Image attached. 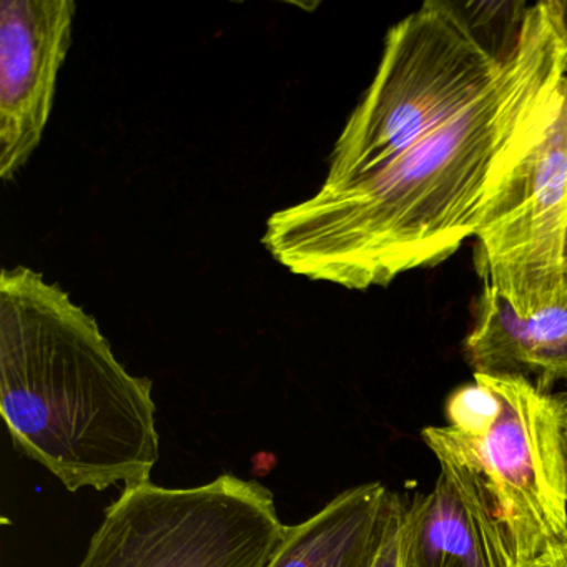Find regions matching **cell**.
Returning a JSON list of instances; mask_svg holds the SVG:
<instances>
[{
	"label": "cell",
	"mask_w": 567,
	"mask_h": 567,
	"mask_svg": "<svg viewBox=\"0 0 567 567\" xmlns=\"http://www.w3.org/2000/svg\"><path fill=\"white\" fill-rule=\"evenodd\" d=\"M567 2L527 8L493 87L371 174L275 212L261 244L298 277L364 291L436 267L476 237L567 79Z\"/></svg>",
	"instance_id": "cell-1"
},
{
	"label": "cell",
	"mask_w": 567,
	"mask_h": 567,
	"mask_svg": "<svg viewBox=\"0 0 567 567\" xmlns=\"http://www.w3.org/2000/svg\"><path fill=\"white\" fill-rule=\"evenodd\" d=\"M152 390L61 285L2 270L0 413L19 453L71 493L147 483L161 457Z\"/></svg>",
	"instance_id": "cell-2"
},
{
	"label": "cell",
	"mask_w": 567,
	"mask_h": 567,
	"mask_svg": "<svg viewBox=\"0 0 567 567\" xmlns=\"http://www.w3.org/2000/svg\"><path fill=\"white\" fill-rule=\"evenodd\" d=\"M511 48L486 41L466 4L424 2L388 31L377 74L334 142L321 185L364 177L456 118L493 87Z\"/></svg>",
	"instance_id": "cell-3"
},
{
	"label": "cell",
	"mask_w": 567,
	"mask_h": 567,
	"mask_svg": "<svg viewBox=\"0 0 567 567\" xmlns=\"http://www.w3.org/2000/svg\"><path fill=\"white\" fill-rule=\"evenodd\" d=\"M275 496L224 473L194 487L147 481L105 509L78 567H268L287 539Z\"/></svg>",
	"instance_id": "cell-4"
},
{
	"label": "cell",
	"mask_w": 567,
	"mask_h": 567,
	"mask_svg": "<svg viewBox=\"0 0 567 567\" xmlns=\"http://www.w3.org/2000/svg\"><path fill=\"white\" fill-rule=\"evenodd\" d=\"M499 401L493 426L466 437L450 426H427L436 441L473 464L509 527L520 566L546 560L567 543V441L564 404L530 380L474 373Z\"/></svg>",
	"instance_id": "cell-5"
},
{
	"label": "cell",
	"mask_w": 567,
	"mask_h": 567,
	"mask_svg": "<svg viewBox=\"0 0 567 567\" xmlns=\"http://www.w3.org/2000/svg\"><path fill=\"white\" fill-rule=\"evenodd\" d=\"M474 238L480 277L517 317L564 303L567 79L543 134L497 192Z\"/></svg>",
	"instance_id": "cell-6"
},
{
	"label": "cell",
	"mask_w": 567,
	"mask_h": 567,
	"mask_svg": "<svg viewBox=\"0 0 567 567\" xmlns=\"http://www.w3.org/2000/svg\"><path fill=\"white\" fill-rule=\"evenodd\" d=\"M74 0L0 2V178L14 181L41 145L74 34Z\"/></svg>",
	"instance_id": "cell-7"
},
{
	"label": "cell",
	"mask_w": 567,
	"mask_h": 567,
	"mask_svg": "<svg viewBox=\"0 0 567 567\" xmlns=\"http://www.w3.org/2000/svg\"><path fill=\"white\" fill-rule=\"evenodd\" d=\"M433 491L403 511V567H523L483 474L436 441Z\"/></svg>",
	"instance_id": "cell-8"
},
{
	"label": "cell",
	"mask_w": 567,
	"mask_h": 567,
	"mask_svg": "<svg viewBox=\"0 0 567 567\" xmlns=\"http://www.w3.org/2000/svg\"><path fill=\"white\" fill-rule=\"evenodd\" d=\"M464 351L474 373L526 378L550 393L567 381V303L520 318L483 281Z\"/></svg>",
	"instance_id": "cell-9"
},
{
	"label": "cell",
	"mask_w": 567,
	"mask_h": 567,
	"mask_svg": "<svg viewBox=\"0 0 567 567\" xmlns=\"http://www.w3.org/2000/svg\"><path fill=\"white\" fill-rule=\"evenodd\" d=\"M396 494L378 481L343 491L290 526L268 567H373Z\"/></svg>",
	"instance_id": "cell-10"
},
{
	"label": "cell",
	"mask_w": 567,
	"mask_h": 567,
	"mask_svg": "<svg viewBox=\"0 0 567 567\" xmlns=\"http://www.w3.org/2000/svg\"><path fill=\"white\" fill-rule=\"evenodd\" d=\"M446 426L461 436L476 437L486 433L497 414L499 401L481 378L456 388L446 400Z\"/></svg>",
	"instance_id": "cell-11"
},
{
	"label": "cell",
	"mask_w": 567,
	"mask_h": 567,
	"mask_svg": "<svg viewBox=\"0 0 567 567\" xmlns=\"http://www.w3.org/2000/svg\"><path fill=\"white\" fill-rule=\"evenodd\" d=\"M406 501L396 494L383 543L378 550L373 567H403V511Z\"/></svg>",
	"instance_id": "cell-12"
},
{
	"label": "cell",
	"mask_w": 567,
	"mask_h": 567,
	"mask_svg": "<svg viewBox=\"0 0 567 567\" xmlns=\"http://www.w3.org/2000/svg\"><path fill=\"white\" fill-rule=\"evenodd\" d=\"M546 560L549 567H567V543L554 550Z\"/></svg>",
	"instance_id": "cell-13"
},
{
	"label": "cell",
	"mask_w": 567,
	"mask_h": 567,
	"mask_svg": "<svg viewBox=\"0 0 567 567\" xmlns=\"http://www.w3.org/2000/svg\"><path fill=\"white\" fill-rule=\"evenodd\" d=\"M564 303H567V238L566 251H564Z\"/></svg>",
	"instance_id": "cell-14"
},
{
	"label": "cell",
	"mask_w": 567,
	"mask_h": 567,
	"mask_svg": "<svg viewBox=\"0 0 567 567\" xmlns=\"http://www.w3.org/2000/svg\"><path fill=\"white\" fill-rule=\"evenodd\" d=\"M527 567H549L547 560H539V563L529 564Z\"/></svg>",
	"instance_id": "cell-15"
},
{
	"label": "cell",
	"mask_w": 567,
	"mask_h": 567,
	"mask_svg": "<svg viewBox=\"0 0 567 567\" xmlns=\"http://www.w3.org/2000/svg\"><path fill=\"white\" fill-rule=\"evenodd\" d=\"M560 400H563V403L567 406V381H566V391L564 393H560Z\"/></svg>",
	"instance_id": "cell-16"
},
{
	"label": "cell",
	"mask_w": 567,
	"mask_h": 567,
	"mask_svg": "<svg viewBox=\"0 0 567 567\" xmlns=\"http://www.w3.org/2000/svg\"><path fill=\"white\" fill-rule=\"evenodd\" d=\"M563 403V401H560ZM564 423H566V441H567V406H564Z\"/></svg>",
	"instance_id": "cell-17"
},
{
	"label": "cell",
	"mask_w": 567,
	"mask_h": 567,
	"mask_svg": "<svg viewBox=\"0 0 567 567\" xmlns=\"http://www.w3.org/2000/svg\"><path fill=\"white\" fill-rule=\"evenodd\" d=\"M566 22H567V12H566Z\"/></svg>",
	"instance_id": "cell-18"
}]
</instances>
